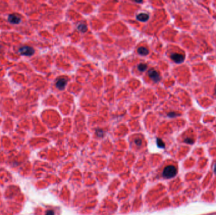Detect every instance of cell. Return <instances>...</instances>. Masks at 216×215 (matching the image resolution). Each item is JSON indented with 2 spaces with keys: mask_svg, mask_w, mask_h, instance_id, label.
<instances>
[{
  "mask_svg": "<svg viewBox=\"0 0 216 215\" xmlns=\"http://www.w3.org/2000/svg\"><path fill=\"white\" fill-rule=\"evenodd\" d=\"M8 20L13 24H18L21 21V17L16 14H10L8 18Z\"/></svg>",
  "mask_w": 216,
  "mask_h": 215,
  "instance_id": "obj_4",
  "label": "cell"
},
{
  "mask_svg": "<svg viewBox=\"0 0 216 215\" xmlns=\"http://www.w3.org/2000/svg\"><path fill=\"white\" fill-rule=\"evenodd\" d=\"M46 215H54V213L53 210H49L46 212Z\"/></svg>",
  "mask_w": 216,
  "mask_h": 215,
  "instance_id": "obj_16",
  "label": "cell"
},
{
  "mask_svg": "<svg viewBox=\"0 0 216 215\" xmlns=\"http://www.w3.org/2000/svg\"><path fill=\"white\" fill-rule=\"evenodd\" d=\"M171 59L174 62L176 63H181L185 59V56L183 54L178 53H174L172 54L171 56Z\"/></svg>",
  "mask_w": 216,
  "mask_h": 215,
  "instance_id": "obj_5",
  "label": "cell"
},
{
  "mask_svg": "<svg viewBox=\"0 0 216 215\" xmlns=\"http://www.w3.org/2000/svg\"><path fill=\"white\" fill-rule=\"evenodd\" d=\"M177 114L174 113V112H171L169 114H168V116L169 117H176L177 116Z\"/></svg>",
  "mask_w": 216,
  "mask_h": 215,
  "instance_id": "obj_15",
  "label": "cell"
},
{
  "mask_svg": "<svg viewBox=\"0 0 216 215\" xmlns=\"http://www.w3.org/2000/svg\"><path fill=\"white\" fill-rule=\"evenodd\" d=\"M34 49L30 46H22L19 49V53L23 56H31L34 54Z\"/></svg>",
  "mask_w": 216,
  "mask_h": 215,
  "instance_id": "obj_2",
  "label": "cell"
},
{
  "mask_svg": "<svg viewBox=\"0 0 216 215\" xmlns=\"http://www.w3.org/2000/svg\"><path fill=\"white\" fill-rule=\"evenodd\" d=\"M185 142L186 143L188 144H190V145H191V144H193L194 143V140L193 139H191V138H186V139H185Z\"/></svg>",
  "mask_w": 216,
  "mask_h": 215,
  "instance_id": "obj_12",
  "label": "cell"
},
{
  "mask_svg": "<svg viewBox=\"0 0 216 215\" xmlns=\"http://www.w3.org/2000/svg\"><path fill=\"white\" fill-rule=\"evenodd\" d=\"M156 142H157V145L159 148H165V143L163 142V141H162L161 139H160V138H157Z\"/></svg>",
  "mask_w": 216,
  "mask_h": 215,
  "instance_id": "obj_9",
  "label": "cell"
},
{
  "mask_svg": "<svg viewBox=\"0 0 216 215\" xmlns=\"http://www.w3.org/2000/svg\"><path fill=\"white\" fill-rule=\"evenodd\" d=\"M214 173L216 174V164H215V165H214Z\"/></svg>",
  "mask_w": 216,
  "mask_h": 215,
  "instance_id": "obj_17",
  "label": "cell"
},
{
  "mask_svg": "<svg viewBox=\"0 0 216 215\" xmlns=\"http://www.w3.org/2000/svg\"><path fill=\"white\" fill-rule=\"evenodd\" d=\"M137 20H139V21H147L149 18V15L147 13H140V14L137 15Z\"/></svg>",
  "mask_w": 216,
  "mask_h": 215,
  "instance_id": "obj_7",
  "label": "cell"
},
{
  "mask_svg": "<svg viewBox=\"0 0 216 215\" xmlns=\"http://www.w3.org/2000/svg\"><path fill=\"white\" fill-rule=\"evenodd\" d=\"M135 144L138 146H140L141 144H142V140L140 139H137L135 140Z\"/></svg>",
  "mask_w": 216,
  "mask_h": 215,
  "instance_id": "obj_14",
  "label": "cell"
},
{
  "mask_svg": "<svg viewBox=\"0 0 216 215\" xmlns=\"http://www.w3.org/2000/svg\"><path fill=\"white\" fill-rule=\"evenodd\" d=\"M78 29H79V30H80V31H81L82 32H85L87 30V26L85 25V24H79V25H78Z\"/></svg>",
  "mask_w": 216,
  "mask_h": 215,
  "instance_id": "obj_10",
  "label": "cell"
},
{
  "mask_svg": "<svg viewBox=\"0 0 216 215\" xmlns=\"http://www.w3.org/2000/svg\"><path fill=\"white\" fill-rule=\"evenodd\" d=\"M177 174V169L174 166L168 165L164 169L162 172V176L166 179H171L174 177Z\"/></svg>",
  "mask_w": 216,
  "mask_h": 215,
  "instance_id": "obj_1",
  "label": "cell"
},
{
  "mask_svg": "<svg viewBox=\"0 0 216 215\" xmlns=\"http://www.w3.org/2000/svg\"><path fill=\"white\" fill-rule=\"evenodd\" d=\"M148 75L149 76V77L151 78V79L152 81H154L155 83H157L160 81V76L159 74L158 73V72L157 71H156L155 70H153V69H151L148 71Z\"/></svg>",
  "mask_w": 216,
  "mask_h": 215,
  "instance_id": "obj_3",
  "label": "cell"
},
{
  "mask_svg": "<svg viewBox=\"0 0 216 215\" xmlns=\"http://www.w3.org/2000/svg\"><path fill=\"white\" fill-rule=\"evenodd\" d=\"M96 134H97V135L99 137H102L104 135V131L102 130L97 129L96 131Z\"/></svg>",
  "mask_w": 216,
  "mask_h": 215,
  "instance_id": "obj_13",
  "label": "cell"
},
{
  "mask_svg": "<svg viewBox=\"0 0 216 215\" xmlns=\"http://www.w3.org/2000/svg\"><path fill=\"white\" fill-rule=\"evenodd\" d=\"M137 52L139 54L142 55V56H146V55H147L148 53H149V51H148L147 49L145 48V47H139V48L138 49Z\"/></svg>",
  "mask_w": 216,
  "mask_h": 215,
  "instance_id": "obj_8",
  "label": "cell"
},
{
  "mask_svg": "<svg viewBox=\"0 0 216 215\" xmlns=\"http://www.w3.org/2000/svg\"><path fill=\"white\" fill-rule=\"evenodd\" d=\"M147 66L146 64L140 63L138 66V69L140 71H145L147 70Z\"/></svg>",
  "mask_w": 216,
  "mask_h": 215,
  "instance_id": "obj_11",
  "label": "cell"
},
{
  "mask_svg": "<svg viewBox=\"0 0 216 215\" xmlns=\"http://www.w3.org/2000/svg\"><path fill=\"white\" fill-rule=\"evenodd\" d=\"M215 95H216V89H215Z\"/></svg>",
  "mask_w": 216,
  "mask_h": 215,
  "instance_id": "obj_18",
  "label": "cell"
},
{
  "mask_svg": "<svg viewBox=\"0 0 216 215\" xmlns=\"http://www.w3.org/2000/svg\"><path fill=\"white\" fill-rule=\"evenodd\" d=\"M67 83V80L64 79V78H59L56 82V88L59 89V90H63L65 88Z\"/></svg>",
  "mask_w": 216,
  "mask_h": 215,
  "instance_id": "obj_6",
  "label": "cell"
}]
</instances>
